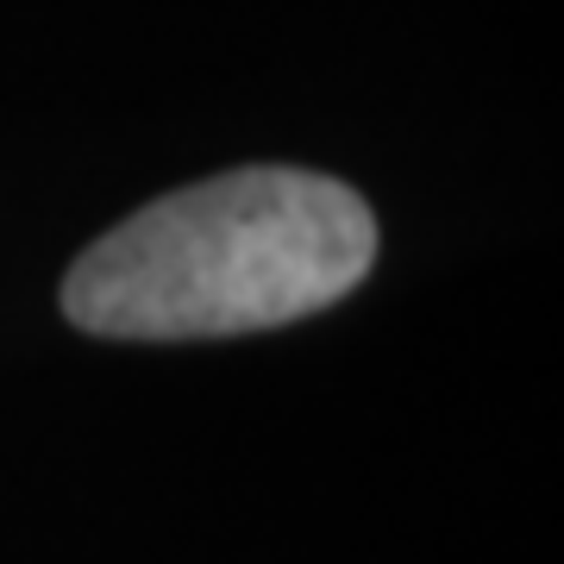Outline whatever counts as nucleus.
Instances as JSON below:
<instances>
[{
  "label": "nucleus",
  "instance_id": "1",
  "mask_svg": "<svg viewBox=\"0 0 564 564\" xmlns=\"http://www.w3.org/2000/svg\"><path fill=\"white\" fill-rule=\"evenodd\" d=\"M377 263L370 207L333 176L232 170L139 207L63 282V314L101 339H220L321 314Z\"/></svg>",
  "mask_w": 564,
  "mask_h": 564
}]
</instances>
